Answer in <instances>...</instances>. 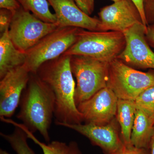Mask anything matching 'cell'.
<instances>
[{
  "label": "cell",
  "instance_id": "cell-27",
  "mask_svg": "<svg viewBox=\"0 0 154 154\" xmlns=\"http://www.w3.org/2000/svg\"><path fill=\"white\" fill-rule=\"evenodd\" d=\"M134 3V5L137 7L141 16L142 19L143 23L144 25L147 26L146 22L145 16L144 11L143 8V0H131Z\"/></svg>",
  "mask_w": 154,
  "mask_h": 154
},
{
  "label": "cell",
  "instance_id": "cell-24",
  "mask_svg": "<svg viewBox=\"0 0 154 154\" xmlns=\"http://www.w3.org/2000/svg\"><path fill=\"white\" fill-rule=\"evenodd\" d=\"M21 8L17 0H0V8L5 9L15 13Z\"/></svg>",
  "mask_w": 154,
  "mask_h": 154
},
{
  "label": "cell",
  "instance_id": "cell-2",
  "mask_svg": "<svg viewBox=\"0 0 154 154\" xmlns=\"http://www.w3.org/2000/svg\"><path fill=\"white\" fill-rule=\"evenodd\" d=\"M19 106L17 118L29 131L33 134L38 131L45 141L49 143V130L55 110V96L36 73H30Z\"/></svg>",
  "mask_w": 154,
  "mask_h": 154
},
{
  "label": "cell",
  "instance_id": "cell-22",
  "mask_svg": "<svg viewBox=\"0 0 154 154\" xmlns=\"http://www.w3.org/2000/svg\"><path fill=\"white\" fill-rule=\"evenodd\" d=\"M143 8L147 26L154 22V0H143Z\"/></svg>",
  "mask_w": 154,
  "mask_h": 154
},
{
  "label": "cell",
  "instance_id": "cell-1",
  "mask_svg": "<svg viewBox=\"0 0 154 154\" xmlns=\"http://www.w3.org/2000/svg\"><path fill=\"white\" fill-rule=\"evenodd\" d=\"M52 90L55 99V123L74 124L84 121L75 102V85L70 65V56L63 54L43 63L36 73Z\"/></svg>",
  "mask_w": 154,
  "mask_h": 154
},
{
  "label": "cell",
  "instance_id": "cell-9",
  "mask_svg": "<svg viewBox=\"0 0 154 154\" xmlns=\"http://www.w3.org/2000/svg\"><path fill=\"white\" fill-rule=\"evenodd\" d=\"M116 118L107 124H61L88 138L94 146L100 148L104 154H117L122 151L125 146L119 132Z\"/></svg>",
  "mask_w": 154,
  "mask_h": 154
},
{
  "label": "cell",
  "instance_id": "cell-26",
  "mask_svg": "<svg viewBox=\"0 0 154 154\" xmlns=\"http://www.w3.org/2000/svg\"><path fill=\"white\" fill-rule=\"evenodd\" d=\"M145 37L149 46L154 48V22L147 26Z\"/></svg>",
  "mask_w": 154,
  "mask_h": 154
},
{
  "label": "cell",
  "instance_id": "cell-23",
  "mask_svg": "<svg viewBox=\"0 0 154 154\" xmlns=\"http://www.w3.org/2000/svg\"><path fill=\"white\" fill-rule=\"evenodd\" d=\"M76 5L83 13L90 16L95 8L94 0H74Z\"/></svg>",
  "mask_w": 154,
  "mask_h": 154
},
{
  "label": "cell",
  "instance_id": "cell-12",
  "mask_svg": "<svg viewBox=\"0 0 154 154\" xmlns=\"http://www.w3.org/2000/svg\"><path fill=\"white\" fill-rule=\"evenodd\" d=\"M118 101L113 91L106 87L80 103L77 107L86 123L105 124L115 119Z\"/></svg>",
  "mask_w": 154,
  "mask_h": 154
},
{
  "label": "cell",
  "instance_id": "cell-5",
  "mask_svg": "<svg viewBox=\"0 0 154 154\" xmlns=\"http://www.w3.org/2000/svg\"><path fill=\"white\" fill-rule=\"evenodd\" d=\"M154 85V70L140 71L117 58L109 63L107 87L118 99L135 101L144 91Z\"/></svg>",
  "mask_w": 154,
  "mask_h": 154
},
{
  "label": "cell",
  "instance_id": "cell-19",
  "mask_svg": "<svg viewBox=\"0 0 154 154\" xmlns=\"http://www.w3.org/2000/svg\"><path fill=\"white\" fill-rule=\"evenodd\" d=\"M17 125L21 127L27 135L28 138H30L41 147L43 154H67L69 145L65 143L59 141H53L50 143L46 144L38 140L33 133L28 130L26 127L22 124L17 123Z\"/></svg>",
  "mask_w": 154,
  "mask_h": 154
},
{
  "label": "cell",
  "instance_id": "cell-8",
  "mask_svg": "<svg viewBox=\"0 0 154 154\" xmlns=\"http://www.w3.org/2000/svg\"><path fill=\"white\" fill-rule=\"evenodd\" d=\"M146 27L137 23L123 33L126 44L117 58L131 67L154 70V52L146 39Z\"/></svg>",
  "mask_w": 154,
  "mask_h": 154
},
{
  "label": "cell",
  "instance_id": "cell-15",
  "mask_svg": "<svg viewBox=\"0 0 154 154\" xmlns=\"http://www.w3.org/2000/svg\"><path fill=\"white\" fill-rule=\"evenodd\" d=\"M154 125L148 116L137 108L131 137V145L139 148L149 149L154 134Z\"/></svg>",
  "mask_w": 154,
  "mask_h": 154
},
{
  "label": "cell",
  "instance_id": "cell-17",
  "mask_svg": "<svg viewBox=\"0 0 154 154\" xmlns=\"http://www.w3.org/2000/svg\"><path fill=\"white\" fill-rule=\"evenodd\" d=\"M1 120L14 125L15 129L11 134L1 133L2 137L8 142L17 154H36L28 145L27 135L25 131L16 124L15 122L1 117Z\"/></svg>",
  "mask_w": 154,
  "mask_h": 154
},
{
  "label": "cell",
  "instance_id": "cell-31",
  "mask_svg": "<svg viewBox=\"0 0 154 154\" xmlns=\"http://www.w3.org/2000/svg\"><path fill=\"white\" fill-rule=\"evenodd\" d=\"M111 1H113V2H119V1H121V0H111Z\"/></svg>",
  "mask_w": 154,
  "mask_h": 154
},
{
  "label": "cell",
  "instance_id": "cell-28",
  "mask_svg": "<svg viewBox=\"0 0 154 154\" xmlns=\"http://www.w3.org/2000/svg\"><path fill=\"white\" fill-rule=\"evenodd\" d=\"M68 145L69 150L67 154H82L79 145L76 142H70Z\"/></svg>",
  "mask_w": 154,
  "mask_h": 154
},
{
  "label": "cell",
  "instance_id": "cell-20",
  "mask_svg": "<svg viewBox=\"0 0 154 154\" xmlns=\"http://www.w3.org/2000/svg\"><path fill=\"white\" fill-rule=\"evenodd\" d=\"M134 102L137 108L144 111L154 124V85L144 91Z\"/></svg>",
  "mask_w": 154,
  "mask_h": 154
},
{
  "label": "cell",
  "instance_id": "cell-25",
  "mask_svg": "<svg viewBox=\"0 0 154 154\" xmlns=\"http://www.w3.org/2000/svg\"><path fill=\"white\" fill-rule=\"evenodd\" d=\"M117 154H150L149 149L139 148L134 146L125 147L122 151Z\"/></svg>",
  "mask_w": 154,
  "mask_h": 154
},
{
  "label": "cell",
  "instance_id": "cell-14",
  "mask_svg": "<svg viewBox=\"0 0 154 154\" xmlns=\"http://www.w3.org/2000/svg\"><path fill=\"white\" fill-rule=\"evenodd\" d=\"M8 31L1 34L0 38V79L10 71L25 64L26 60V53L15 47Z\"/></svg>",
  "mask_w": 154,
  "mask_h": 154
},
{
  "label": "cell",
  "instance_id": "cell-21",
  "mask_svg": "<svg viewBox=\"0 0 154 154\" xmlns=\"http://www.w3.org/2000/svg\"><path fill=\"white\" fill-rule=\"evenodd\" d=\"M14 13L5 9L0 10V32L2 34L9 30Z\"/></svg>",
  "mask_w": 154,
  "mask_h": 154
},
{
  "label": "cell",
  "instance_id": "cell-10",
  "mask_svg": "<svg viewBox=\"0 0 154 154\" xmlns=\"http://www.w3.org/2000/svg\"><path fill=\"white\" fill-rule=\"evenodd\" d=\"M30 72L25 64L7 73L0 81V117L13 116L28 85Z\"/></svg>",
  "mask_w": 154,
  "mask_h": 154
},
{
  "label": "cell",
  "instance_id": "cell-16",
  "mask_svg": "<svg viewBox=\"0 0 154 154\" xmlns=\"http://www.w3.org/2000/svg\"><path fill=\"white\" fill-rule=\"evenodd\" d=\"M136 110L134 101L118 99L116 118L120 126L122 138L126 147L132 146L131 137Z\"/></svg>",
  "mask_w": 154,
  "mask_h": 154
},
{
  "label": "cell",
  "instance_id": "cell-4",
  "mask_svg": "<svg viewBox=\"0 0 154 154\" xmlns=\"http://www.w3.org/2000/svg\"><path fill=\"white\" fill-rule=\"evenodd\" d=\"M70 65L77 86L75 99L77 105L107 87L109 63L84 56H70Z\"/></svg>",
  "mask_w": 154,
  "mask_h": 154
},
{
  "label": "cell",
  "instance_id": "cell-7",
  "mask_svg": "<svg viewBox=\"0 0 154 154\" xmlns=\"http://www.w3.org/2000/svg\"><path fill=\"white\" fill-rule=\"evenodd\" d=\"M58 27L56 23L42 21L21 7L14 13L9 35L15 47L25 53Z\"/></svg>",
  "mask_w": 154,
  "mask_h": 154
},
{
  "label": "cell",
  "instance_id": "cell-13",
  "mask_svg": "<svg viewBox=\"0 0 154 154\" xmlns=\"http://www.w3.org/2000/svg\"><path fill=\"white\" fill-rule=\"evenodd\" d=\"M54 12L59 27H71L91 31H99V19L86 15L74 0H47Z\"/></svg>",
  "mask_w": 154,
  "mask_h": 154
},
{
  "label": "cell",
  "instance_id": "cell-6",
  "mask_svg": "<svg viewBox=\"0 0 154 154\" xmlns=\"http://www.w3.org/2000/svg\"><path fill=\"white\" fill-rule=\"evenodd\" d=\"M79 29L58 27L26 51L25 64L30 72L36 73L45 63L63 55L76 41Z\"/></svg>",
  "mask_w": 154,
  "mask_h": 154
},
{
  "label": "cell",
  "instance_id": "cell-32",
  "mask_svg": "<svg viewBox=\"0 0 154 154\" xmlns=\"http://www.w3.org/2000/svg\"></svg>",
  "mask_w": 154,
  "mask_h": 154
},
{
  "label": "cell",
  "instance_id": "cell-30",
  "mask_svg": "<svg viewBox=\"0 0 154 154\" xmlns=\"http://www.w3.org/2000/svg\"><path fill=\"white\" fill-rule=\"evenodd\" d=\"M0 154H10L9 152H8L7 151L3 149H0Z\"/></svg>",
  "mask_w": 154,
  "mask_h": 154
},
{
  "label": "cell",
  "instance_id": "cell-3",
  "mask_svg": "<svg viewBox=\"0 0 154 154\" xmlns=\"http://www.w3.org/2000/svg\"><path fill=\"white\" fill-rule=\"evenodd\" d=\"M125 44V36L122 32L80 28L76 41L63 54L89 57L109 63L117 58Z\"/></svg>",
  "mask_w": 154,
  "mask_h": 154
},
{
  "label": "cell",
  "instance_id": "cell-11",
  "mask_svg": "<svg viewBox=\"0 0 154 154\" xmlns=\"http://www.w3.org/2000/svg\"><path fill=\"white\" fill-rule=\"evenodd\" d=\"M99 16V31L123 33L135 24L143 23L140 13L131 0H121L104 7Z\"/></svg>",
  "mask_w": 154,
  "mask_h": 154
},
{
  "label": "cell",
  "instance_id": "cell-18",
  "mask_svg": "<svg viewBox=\"0 0 154 154\" xmlns=\"http://www.w3.org/2000/svg\"><path fill=\"white\" fill-rule=\"evenodd\" d=\"M21 7L29 11L42 21L47 23H56L55 14L49 8L47 0H17Z\"/></svg>",
  "mask_w": 154,
  "mask_h": 154
},
{
  "label": "cell",
  "instance_id": "cell-29",
  "mask_svg": "<svg viewBox=\"0 0 154 154\" xmlns=\"http://www.w3.org/2000/svg\"><path fill=\"white\" fill-rule=\"evenodd\" d=\"M150 154H154V134L152 137L149 146Z\"/></svg>",
  "mask_w": 154,
  "mask_h": 154
}]
</instances>
